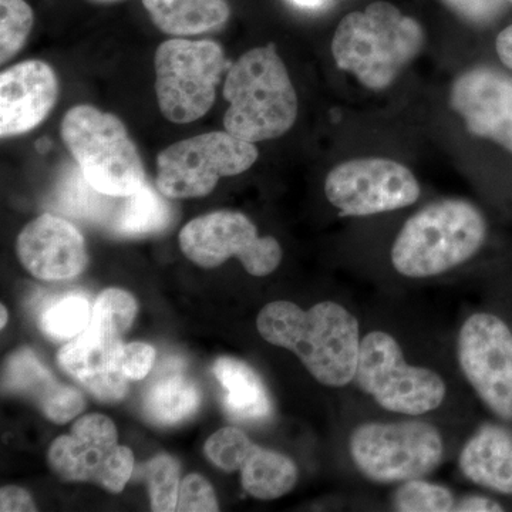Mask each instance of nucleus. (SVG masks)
<instances>
[{"instance_id": "nucleus-1", "label": "nucleus", "mask_w": 512, "mask_h": 512, "mask_svg": "<svg viewBox=\"0 0 512 512\" xmlns=\"http://www.w3.org/2000/svg\"><path fill=\"white\" fill-rule=\"evenodd\" d=\"M256 328L271 345L292 350L319 383L343 387L355 380L360 329L355 316L336 302H320L308 311L296 303H268Z\"/></svg>"}, {"instance_id": "nucleus-2", "label": "nucleus", "mask_w": 512, "mask_h": 512, "mask_svg": "<svg viewBox=\"0 0 512 512\" xmlns=\"http://www.w3.org/2000/svg\"><path fill=\"white\" fill-rule=\"evenodd\" d=\"M424 45L420 23L389 2H375L340 20L332 40L336 66L370 90H383Z\"/></svg>"}, {"instance_id": "nucleus-3", "label": "nucleus", "mask_w": 512, "mask_h": 512, "mask_svg": "<svg viewBox=\"0 0 512 512\" xmlns=\"http://www.w3.org/2000/svg\"><path fill=\"white\" fill-rule=\"evenodd\" d=\"M222 94L225 131L249 143L282 137L298 119V96L275 45L254 47L231 64Z\"/></svg>"}, {"instance_id": "nucleus-4", "label": "nucleus", "mask_w": 512, "mask_h": 512, "mask_svg": "<svg viewBox=\"0 0 512 512\" xmlns=\"http://www.w3.org/2000/svg\"><path fill=\"white\" fill-rule=\"evenodd\" d=\"M487 222L466 200H443L414 214L397 235L392 264L400 275L421 279L457 268L483 247Z\"/></svg>"}, {"instance_id": "nucleus-5", "label": "nucleus", "mask_w": 512, "mask_h": 512, "mask_svg": "<svg viewBox=\"0 0 512 512\" xmlns=\"http://www.w3.org/2000/svg\"><path fill=\"white\" fill-rule=\"evenodd\" d=\"M60 137L86 180L110 197H128L146 183V170L119 117L90 104L64 114Z\"/></svg>"}, {"instance_id": "nucleus-6", "label": "nucleus", "mask_w": 512, "mask_h": 512, "mask_svg": "<svg viewBox=\"0 0 512 512\" xmlns=\"http://www.w3.org/2000/svg\"><path fill=\"white\" fill-rule=\"evenodd\" d=\"M228 67L224 47L215 40H165L154 56L161 114L175 124L200 120L214 106L218 84Z\"/></svg>"}, {"instance_id": "nucleus-7", "label": "nucleus", "mask_w": 512, "mask_h": 512, "mask_svg": "<svg viewBox=\"0 0 512 512\" xmlns=\"http://www.w3.org/2000/svg\"><path fill=\"white\" fill-rule=\"evenodd\" d=\"M349 450L357 470L367 480L396 484L436 470L444 446L433 424L410 420L360 424L350 436Z\"/></svg>"}, {"instance_id": "nucleus-8", "label": "nucleus", "mask_w": 512, "mask_h": 512, "mask_svg": "<svg viewBox=\"0 0 512 512\" xmlns=\"http://www.w3.org/2000/svg\"><path fill=\"white\" fill-rule=\"evenodd\" d=\"M355 382L389 412L421 416L439 409L447 386L433 370L410 366L397 340L372 332L360 343Z\"/></svg>"}, {"instance_id": "nucleus-9", "label": "nucleus", "mask_w": 512, "mask_h": 512, "mask_svg": "<svg viewBox=\"0 0 512 512\" xmlns=\"http://www.w3.org/2000/svg\"><path fill=\"white\" fill-rule=\"evenodd\" d=\"M258 157L254 143L228 131L185 138L158 154L156 187L170 200L207 197L221 178L245 173Z\"/></svg>"}, {"instance_id": "nucleus-10", "label": "nucleus", "mask_w": 512, "mask_h": 512, "mask_svg": "<svg viewBox=\"0 0 512 512\" xmlns=\"http://www.w3.org/2000/svg\"><path fill=\"white\" fill-rule=\"evenodd\" d=\"M49 464L66 481L99 484L110 493L124 490L134 470V454L120 446L116 424L103 414H87L49 448Z\"/></svg>"}, {"instance_id": "nucleus-11", "label": "nucleus", "mask_w": 512, "mask_h": 512, "mask_svg": "<svg viewBox=\"0 0 512 512\" xmlns=\"http://www.w3.org/2000/svg\"><path fill=\"white\" fill-rule=\"evenodd\" d=\"M183 254L201 268H217L238 258L252 276H268L281 265V244L274 237H259L247 215L215 211L194 218L181 229Z\"/></svg>"}, {"instance_id": "nucleus-12", "label": "nucleus", "mask_w": 512, "mask_h": 512, "mask_svg": "<svg viewBox=\"0 0 512 512\" xmlns=\"http://www.w3.org/2000/svg\"><path fill=\"white\" fill-rule=\"evenodd\" d=\"M325 194L340 214L366 217L410 207L420 184L406 165L389 158H357L336 165L325 180Z\"/></svg>"}, {"instance_id": "nucleus-13", "label": "nucleus", "mask_w": 512, "mask_h": 512, "mask_svg": "<svg viewBox=\"0 0 512 512\" xmlns=\"http://www.w3.org/2000/svg\"><path fill=\"white\" fill-rule=\"evenodd\" d=\"M458 363L485 406L512 421V332L493 313H474L461 326Z\"/></svg>"}, {"instance_id": "nucleus-14", "label": "nucleus", "mask_w": 512, "mask_h": 512, "mask_svg": "<svg viewBox=\"0 0 512 512\" xmlns=\"http://www.w3.org/2000/svg\"><path fill=\"white\" fill-rule=\"evenodd\" d=\"M450 106L473 136L493 141L512 154L510 76L491 67H473L454 80Z\"/></svg>"}, {"instance_id": "nucleus-15", "label": "nucleus", "mask_w": 512, "mask_h": 512, "mask_svg": "<svg viewBox=\"0 0 512 512\" xmlns=\"http://www.w3.org/2000/svg\"><path fill=\"white\" fill-rule=\"evenodd\" d=\"M123 335L116 329L90 320L79 336L60 349L59 365L77 380L87 392L103 403H117L126 397L128 382L120 369Z\"/></svg>"}, {"instance_id": "nucleus-16", "label": "nucleus", "mask_w": 512, "mask_h": 512, "mask_svg": "<svg viewBox=\"0 0 512 512\" xmlns=\"http://www.w3.org/2000/svg\"><path fill=\"white\" fill-rule=\"evenodd\" d=\"M20 264L42 281H67L89 264L86 241L72 222L46 212L30 221L16 239Z\"/></svg>"}, {"instance_id": "nucleus-17", "label": "nucleus", "mask_w": 512, "mask_h": 512, "mask_svg": "<svg viewBox=\"0 0 512 512\" xmlns=\"http://www.w3.org/2000/svg\"><path fill=\"white\" fill-rule=\"evenodd\" d=\"M59 79L43 60H26L0 74V136H23L47 119L59 99Z\"/></svg>"}, {"instance_id": "nucleus-18", "label": "nucleus", "mask_w": 512, "mask_h": 512, "mask_svg": "<svg viewBox=\"0 0 512 512\" xmlns=\"http://www.w3.org/2000/svg\"><path fill=\"white\" fill-rule=\"evenodd\" d=\"M2 389L36 404L47 420L66 424L86 407L80 390L60 383L30 349H19L6 359Z\"/></svg>"}, {"instance_id": "nucleus-19", "label": "nucleus", "mask_w": 512, "mask_h": 512, "mask_svg": "<svg viewBox=\"0 0 512 512\" xmlns=\"http://www.w3.org/2000/svg\"><path fill=\"white\" fill-rule=\"evenodd\" d=\"M460 468L468 480L512 495V434L498 426L481 427L461 450Z\"/></svg>"}, {"instance_id": "nucleus-20", "label": "nucleus", "mask_w": 512, "mask_h": 512, "mask_svg": "<svg viewBox=\"0 0 512 512\" xmlns=\"http://www.w3.org/2000/svg\"><path fill=\"white\" fill-rule=\"evenodd\" d=\"M214 375L224 389V409L237 421H264L272 414L268 389L248 363L234 357H220Z\"/></svg>"}, {"instance_id": "nucleus-21", "label": "nucleus", "mask_w": 512, "mask_h": 512, "mask_svg": "<svg viewBox=\"0 0 512 512\" xmlns=\"http://www.w3.org/2000/svg\"><path fill=\"white\" fill-rule=\"evenodd\" d=\"M165 35L188 37L222 28L231 18L227 0H141Z\"/></svg>"}, {"instance_id": "nucleus-22", "label": "nucleus", "mask_w": 512, "mask_h": 512, "mask_svg": "<svg viewBox=\"0 0 512 512\" xmlns=\"http://www.w3.org/2000/svg\"><path fill=\"white\" fill-rule=\"evenodd\" d=\"M168 200L170 198L146 181L134 194L120 198L107 228L120 238H146L163 234L177 217L174 205Z\"/></svg>"}, {"instance_id": "nucleus-23", "label": "nucleus", "mask_w": 512, "mask_h": 512, "mask_svg": "<svg viewBox=\"0 0 512 512\" xmlns=\"http://www.w3.org/2000/svg\"><path fill=\"white\" fill-rule=\"evenodd\" d=\"M119 198L97 191L86 180L79 165L67 167L57 181L50 207L57 215L89 224L109 225Z\"/></svg>"}, {"instance_id": "nucleus-24", "label": "nucleus", "mask_w": 512, "mask_h": 512, "mask_svg": "<svg viewBox=\"0 0 512 512\" xmlns=\"http://www.w3.org/2000/svg\"><path fill=\"white\" fill-rule=\"evenodd\" d=\"M201 392L198 384L185 376L183 370H173L158 377L144 396V414L157 426H175L190 419L200 409Z\"/></svg>"}, {"instance_id": "nucleus-25", "label": "nucleus", "mask_w": 512, "mask_h": 512, "mask_svg": "<svg viewBox=\"0 0 512 512\" xmlns=\"http://www.w3.org/2000/svg\"><path fill=\"white\" fill-rule=\"evenodd\" d=\"M242 487L258 500H276L298 483V467L291 458L254 446L241 467Z\"/></svg>"}, {"instance_id": "nucleus-26", "label": "nucleus", "mask_w": 512, "mask_h": 512, "mask_svg": "<svg viewBox=\"0 0 512 512\" xmlns=\"http://www.w3.org/2000/svg\"><path fill=\"white\" fill-rule=\"evenodd\" d=\"M93 306L83 293H66L52 299L39 316V328L47 338L63 342L79 336L92 320Z\"/></svg>"}, {"instance_id": "nucleus-27", "label": "nucleus", "mask_w": 512, "mask_h": 512, "mask_svg": "<svg viewBox=\"0 0 512 512\" xmlns=\"http://www.w3.org/2000/svg\"><path fill=\"white\" fill-rule=\"evenodd\" d=\"M35 13L26 0H0V63L9 62L28 42Z\"/></svg>"}, {"instance_id": "nucleus-28", "label": "nucleus", "mask_w": 512, "mask_h": 512, "mask_svg": "<svg viewBox=\"0 0 512 512\" xmlns=\"http://www.w3.org/2000/svg\"><path fill=\"white\" fill-rule=\"evenodd\" d=\"M394 510L400 512H448L454 511L456 500L443 485L417 480L404 481L393 497Z\"/></svg>"}, {"instance_id": "nucleus-29", "label": "nucleus", "mask_w": 512, "mask_h": 512, "mask_svg": "<svg viewBox=\"0 0 512 512\" xmlns=\"http://www.w3.org/2000/svg\"><path fill=\"white\" fill-rule=\"evenodd\" d=\"M151 510L157 512L177 511L180 495V464L168 454H160L146 467Z\"/></svg>"}, {"instance_id": "nucleus-30", "label": "nucleus", "mask_w": 512, "mask_h": 512, "mask_svg": "<svg viewBox=\"0 0 512 512\" xmlns=\"http://www.w3.org/2000/svg\"><path fill=\"white\" fill-rule=\"evenodd\" d=\"M255 444L237 427L215 431L204 446L205 456L225 473L241 470Z\"/></svg>"}, {"instance_id": "nucleus-31", "label": "nucleus", "mask_w": 512, "mask_h": 512, "mask_svg": "<svg viewBox=\"0 0 512 512\" xmlns=\"http://www.w3.org/2000/svg\"><path fill=\"white\" fill-rule=\"evenodd\" d=\"M137 312V302L131 293L119 288H110L97 296L92 319L100 320L124 335L133 325Z\"/></svg>"}, {"instance_id": "nucleus-32", "label": "nucleus", "mask_w": 512, "mask_h": 512, "mask_svg": "<svg viewBox=\"0 0 512 512\" xmlns=\"http://www.w3.org/2000/svg\"><path fill=\"white\" fill-rule=\"evenodd\" d=\"M177 511L215 512L220 511L217 495L212 485L200 474H188L181 481Z\"/></svg>"}, {"instance_id": "nucleus-33", "label": "nucleus", "mask_w": 512, "mask_h": 512, "mask_svg": "<svg viewBox=\"0 0 512 512\" xmlns=\"http://www.w3.org/2000/svg\"><path fill=\"white\" fill-rule=\"evenodd\" d=\"M156 362V349L143 342L128 343L123 346L120 369L130 382L146 379Z\"/></svg>"}, {"instance_id": "nucleus-34", "label": "nucleus", "mask_w": 512, "mask_h": 512, "mask_svg": "<svg viewBox=\"0 0 512 512\" xmlns=\"http://www.w3.org/2000/svg\"><path fill=\"white\" fill-rule=\"evenodd\" d=\"M444 3L467 22L488 25L500 18L508 0H443Z\"/></svg>"}, {"instance_id": "nucleus-35", "label": "nucleus", "mask_w": 512, "mask_h": 512, "mask_svg": "<svg viewBox=\"0 0 512 512\" xmlns=\"http://www.w3.org/2000/svg\"><path fill=\"white\" fill-rule=\"evenodd\" d=\"M0 511H37L32 495L18 485H6L0 490Z\"/></svg>"}, {"instance_id": "nucleus-36", "label": "nucleus", "mask_w": 512, "mask_h": 512, "mask_svg": "<svg viewBox=\"0 0 512 512\" xmlns=\"http://www.w3.org/2000/svg\"><path fill=\"white\" fill-rule=\"evenodd\" d=\"M454 511L460 512H497L504 511L501 504L487 497H478V495H470L456 503Z\"/></svg>"}, {"instance_id": "nucleus-37", "label": "nucleus", "mask_w": 512, "mask_h": 512, "mask_svg": "<svg viewBox=\"0 0 512 512\" xmlns=\"http://www.w3.org/2000/svg\"><path fill=\"white\" fill-rule=\"evenodd\" d=\"M495 49H497V55L500 57L501 63L507 69L512 70V25L501 30L500 35L495 40Z\"/></svg>"}, {"instance_id": "nucleus-38", "label": "nucleus", "mask_w": 512, "mask_h": 512, "mask_svg": "<svg viewBox=\"0 0 512 512\" xmlns=\"http://www.w3.org/2000/svg\"><path fill=\"white\" fill-rule=\"evenodd\" d=\"M296 6H301L305 9H318L325 5L326 0H292Z\"/></svg>"}, {"instance_id": "nucleus-39", "label": "nucleus", "mask_w": 512, "mask_h": 512, "mask_svg": "<svg viewBox=\"0 0 512 512\" xmlns=\"http://www.w3.org/2000/svg\"><path fill=\"white\" fill-rule=\"evenodd\" d=\"M0 309H2V313H0V316H2V322H0V328H5L6 322H8V311H6L5 305L0 306Z\"/></svg>"}, {"instance_id": "nucleus-40", "label": "nucleus", "mask_w": 512, "mask_h": 512, "mask_svg": "<svg viewBox=\"0 0 512 512\" xmlns=\"http://www.w3.org/2000/svg\"><path fill=\"white\" fill-rule=\"evenodd\" d=\"M89 2L96 3V5H111V3L120 2V0H89Z\"/></svg>"}, {"instance_id": "nucleus-41", "label": "nucleus", "mask_w": 512, "mask_h": 512, "mask_svg": "<svg viewBox=\"0 0 512 512\" xmlns=\"http://www.w3.org/2000/svg\"><path fill=\"white\" fill-rule=\"evenodd\" d=\"M508 2L512 3V0H508Z\"/></svg>"}]
</instances>
